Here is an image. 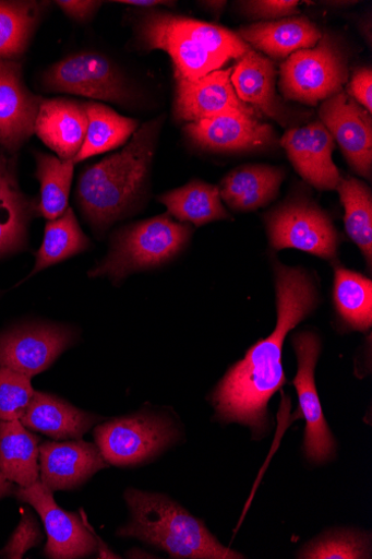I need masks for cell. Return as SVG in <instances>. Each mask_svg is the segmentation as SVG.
I'll list each match as a JSON object with an SVG mask.
<instances>
[{
    "label": "cell",
    "mask_w": 372,
    "mask_h": 559,
    "mask_svg": "<svg viewBox=\"0 0 372 559\" xmlns=\"http://www.w3.org/2000/svg\"><path fill=\"white\" fill-rule=\"evenodd\" d=\"M278 321L274 333L253 345L212 393L217 416L262 433L269 425L268 404L286 384L283 348L287 335L321 302L312 274L274 260Z\"/></svg>",
    "instance_id": "6da1fadb"
},
{
    "label": "cell",
    "mask_w": 372,
    "mask_h": 559,
    "mask_svg": "<svg viewBox=\"0 0 372 559\" xmlns=\"http://www.w3.org/2000/svg\"><path fill=\"white\" fill-rule=\"evenodd\" d=\"M165 119L143 123L120 151L79 177L76 203L97 237L143 207Z\"/></svg>",
    "instance_id": "7a4b0ae2"
},
{
    "label": "cell",
    "mask_w": 372,
    "mask_h": 559,
    "mask_svg": "<svg viewBox=\"0 0 372 559\" xmlns=\"http://www.w3.org/2000/svg\"><path fill=\"white\" fill-rule=\"evenodd\" d=\"M136 47L164 50L176 81H196L242 58L250 46L236 32L217 24L158 9L141 10L134 20Z\"/></svg>",
    "instance_id": "3957f363"
},
{
    "label": "cell",
    "mask_w": 372,
    "mask_h": 559,
    "mask_svg": "<svg viewBox=\"0 0 372 559\" xmlns=\"http://www.w3.org/2000/svg\"><path fill=\"white\" fill-rule=\"evenodd\" d=\"M131 519L117 536L136 538L172 558L239 559V552L219 543L204 523L164 493L129 488L124 493Z\"/></svg>",
    "instance_id": "277c9868"
},
{
    "label": "cell",
    "mask_w": 372,
    "mask_h": 559,
    "mask_svg": "<svg viewBox=\"0 0 372 559\" xmlns=\"http://www.w3.org/2000/svg\"><path fill=\"white\" fill-rule=\"evenodd\" d=\"M193 231L169 213L123 226L113 234L108 255L88 276H106L119 285L133 273L161 267L185 250Z\"/></svg>",
    "instance_id": "5b68a950"
},
{
    "label": "cell",
    "mask_w": 372,
    "mask_h": 559,
    "mask_svg": "<svg viewBox=\"0 0 372 559\" xmlns=\"http://www.w3.org/2000/svg\"><path fill=\"white\" fill-rule=\"evenodd\" d=\"M280 95L288 102L316 107L343 92L350 78L346 43L326 31L315 46L298 50L280 66Z\"/></svg>",
    "instance_id": "8992f818"
},
{
    "label": "cell",
    "mask_w": 372,
    "mask_h": 559,
    "mask_svg": "<svg viewBox=\"0 0 372 559\" xmlns=\"http://www.w3.org/2000/svg\"><path fill=\"white\" fill-rule=\"evenodd\" d=\"M93 436L110 466L135 467L175 445L182 431L170 414L144 409L98 424Z\"/></svg>",
    "instance_id": "52a82bcc"
},
{
    "label": "cell",
    "mask_w": 372,
    "mask_h": 559,
    "mask_svg": "<svg viewBox=\"0 0 372 559\" xmlns=\"http://www.w3.org/2000/svg\"><path fill=\"white\" fill-rule=\"evenodd\" d=\"M271 247L298 249L338 263L340 235L329 214L302 192L291 193L263 216Z\"/></svg>",
    "instance_id": "ba28073f"
},
{
    "label": "cell",
    "mask_w": 372,
    "mask_h": 559,
    "mask_svg": "<svg viewBox=\"0 0 372 559\" xmlns=\"http://www.w3.org/2000/svg\"><path fill=\"white\" fill-rule=\"evenodd\" d=\"M41 85L50 92L68 93L110 102L122 108L140 104V92L110 58L93 50L70 56L48 68Z\"/></svg>",
    "instance_id": "9c48e42d"
},
{
    "label": "cell",
    "mask_w": 372,
    "mask_h": 559,
    "mask_svg": "<svg viewBox=\"0 0 372 559\" xmlns=\"http://www.w3.org/2000/svg\"><path fill=\"white\" fill-rule=\"evenodd\" d=\"M80 338L71 325L41 320L16 323L0 332V368L29 378L48 370Z\"/></svg>",
    "instance_id": "30bf717a"
},
{
    "label": "cell",
    "mask_w": 372,
    "mask_h": 559,
    "mask_svg": "<svg viewBox=\"0 0 372 559\" xmlns=\"http://www.w3.org/2000/svg\"><path fill=\"white\" fill-rule=\"evenodd\" d=\"M14 497L29 504L40 518L47 534L43 555L50 559L86 558L98 552V535L87 523L82 510L76 513L62 510L52 492L40 481L29 487H16Z\"/></svg>",
    "instance_id": "8fae6325"
},
{
    "label": "cell",
    "mask_w": 372,
    "mask_h": 559,
    "mask_svg": "<svg viewBox=\"0 0 372 559\" xmlns=\"http://www.w3.org/2000/svg\"><path fill=\"white\" fill-rule=\"evenodd\" d=\"M277 64L251 48L233 64L231 82L239 98L261 117L285 129L301 127L313 112L295 107L277 92Z\"/></svg>",
    "instance_id": "7c38bea8"
},
{
    "label": "cell",
    "mask_w": 372,
    "mask_h": 559,
    "mask_svg": "<svg viewBox=\"0 0 372 559\" xmlns=\"http://www.w3.org/2000/svg\"><path fill=\"white\" fill-rule=\"evenodd\" d=\"M291 341L298 360L295 385L307 424L304 454L310 462L323 464L333 459L336 443L325 419L322 403L319 401L314 381L315 365L322 353V341L312 332L297 333Z\"/></svg>",
    "instance_id": "4fadbf2b"
},
{
    "label": "cell",
    "mask_w": 372,
    "mask_h": 559,
    "mask_svg": "<svg viewBox=\"0 0 372 559\" xmlns=\"http://www.w3.org/2000/svg\"><path fill=\"white\" fill-rule=\"evenodd\" d=\"M261 119L245 115L223 116L185 123L183 132L193 146L211 154L243 155L278 148V133Z\"/></svg>",
    "instance_id": "5bb4252c"
},
{
    "label": "cell",
    "mask_w": 372,
    "mask_h": 559,
    "mask_svg": "<svg viewBox=\"0 0 372 559\" xmlns=\"http://www.w3.org/2000/svg\"><path fill=\"white\" fill-rule=\"evenodd\" d=\"M319 120L326 127L351 170L371 181L372 115L344 90L323 102Z\"/></svg>",
    "instance_id": "9a60e30c"
},
{
    "label": "cell",
    "mask_w": 372,
    "mask_h": 559,
    "mask_svg": "<svg viewBox=\"0 0 372 559\" xmlns=\"http://www.w3.org/2000/svg\"><path fill=\"white\" fill-rule=\"evenodd\" d=\"M232 72L233 66L196 81H176L175 119L191 123L236 115L262 118L239 98L231 82Z\"/></svg>",
    "instance_id": "2e32d148"
},
{
    "label": "cell",
    "mask_w": 372,
    "mask_h": 559,
    "mask_svg": "<svg viewBox=\"0 0 372 559\" xmlns=\"http://www.w3.org/2000/svg\"><path fill=\"white\" fill-rule=\"evenodd\" d=\"M299 176L319 191H335L341 174L334 163L336 142L321 120L288 129L280 139Z\"/></svg>",
    "instance_id": "e0dca14e"
},
{
    "label": "cell",
    "mask_w": 372,
    "mask_h": 559,
    "mask_svg": "<svg viewBox=\"0 0 372 559\" xmlns=\"http://www.w3.org/2000/svg\"><path fill=\"white\" fill-rule=\"evenodd\" d=\"M41 100L25 85L22 64L0 59V146L7 154L16 156L35 134Z\"/></svg>",
    "instance_id": "ac0fdd59"
},
{
    "label": "cell",
    "mask_w": 372,
    "mask_h": 559,
    "mask_svg": "<svg viewBox=\"0 0 372 559\" xmlns=\"http://www.w3.org/2000/svg\"><path fill=\"white\" fill-rule=\"evenodd\" d=\"M109 467L95 442L77 439L39 444L40 481L51 492L79 489Z\"/></svg>",
    "instance_id": "d6986e66"
},
{
    "label": "cell",
    "mask_w": 372,
    "mask_h": 559,
    "mask_svg": "<svg viewBox=\"0 0 372 559\" xmlns=\"http://www.w3.org/2000/svg\"><path fill=\"white\" fill-rule=\"evenodd\" d=\"M37 215V199L21 188L15 156L0 152V260L28 248L29 226Z\"/></svg>",
    "instance_id": "ffe728a7"
},
{
    "label": "cell",
    "mask_w": 372,
    "mask_h": 559,
    "mask_svg": "<svg viewBox=\"0 0 372 559\" xmlns=\"http://www.w3.org/2000/svg\"><path fill=\"white\" fill-rule=\"evenodd\" d=\"M87 127L86 102L47 98L41 100L35 134L61 160H74L85 141Z\"/></svg>",
    "instance_id": "44dd1931"
},
{
    "label": "cell",
    "mask_w": 372,
    "mask_h": 559,
    "mask_svg": "<svg viewBox=\"0 0 372 559\" xmlns=\"http://www.w3.org/2000/svg\"><path fill=\"white\" fill-rule=\"evenodd\" d=\"M237 35L256 52L284 63L298 50L311 48L323 31L304 15L272 22H257L240 27Z\"/></svg>",
    "instance_id": "7402d4cb"
},
{
    "label": "cell",
    "mask_w": 372,
    "mask_h": 559,
    "mask_svg": "<svg viewBox=\"0 0 372 559\" xmlns=\"http://www.w3.org/2000/svg\"><path fill=\"white\" fill-rule=\"evenodd\" d=\"M104 420V417L76 408L59 395L35 391L21 423L33 432L56 441H68L82 439Z\"/></svg>",
    "instance_id": "603a6c76"
},
{
    "label": "cell",
    "mask_w": 372,
    "mask_h": 559,
    "mask_svg": "<svg viewBox=\"0 0 372 559\" xmlns=\"http://www.w3.org/2000/svg\"><path fill=\"white\" fill-rule=\"evenodd\" d=\"M286 176L283 168L251 164L230 171L218 187L230 210L251 213L271 205L279 195Z\"/></svg>",
    "instance_id": "cb8c5ba5"
},
{
    "label": "cell",
    "mask_w": 372,
    "mask_h": 559,
    "mask_svg": "<svg viewBox=\"0 0 372 559\" xmlns=\"http://www.w3.org/2000/svg\"><path fill=\"white\" fill-rule=\"evenodd\" d=\"M179 223L199 228L209 223L229 221L218 186L194 179L178 189L157 197Z\"/></svg>",
    "instance_id": "d4e9b609"
},
{
    "label": "cell",
    "mask_w": 372,
    "mask_h": 559,
    "mask_svg": "<svg viewBox=\"0 0 372 559\" xmlns=\"http://www.w3.org/2000/svg\"><path fill=\"white\" fill-rule=\"evenodd\" d=\"M40 442L20 420L0 421V471L16 486L29 487L40 480Z\"/></svg>",
    "instance_id": "484cf974"
},
{
    "label": "cell",
    "mask_w": 372,
    "mask_h": 559,
    "mask_svg": "<svg viewBox=\"0 0 372 559\" xmlns=\"http://www.w3.org/2000/svg\"><path fill=\"white\" fill-rule=\"evenodd\" d=\"M88 127L85 141L74 159L75 165L106 152L124 146L135 131L139 121L119 115L112 108L86 102Z\"/></svg>",
    "instance_id": "4316f807"
},
{
    "label": "cell",
    "mask_w": 372,
    "mask_h": 559,
    "mask_svg": "<svg viewBox=\"0 0 372 559\" xmlns=\"http://www.w3.org/2000/svg\"><path fill=\"white\" fill-rule=\"evenodd\" d=\"M91 246L92 242L81 228L74 211L69 207L58 219L47 222L34 269L26 281L48 267L79 255Z\"/></svg>",
    "instance_id": "83f0119b"
},
{
    "label": "cell",
    "mask_w": 372,
    "mask_h": 559,
    "mask_svg": "<svg viewBox=\"0 0 372 559\" xmlns=\"http://www.w3.org/2000/svg\"><path fill=\"white\" fill-rule=\"evenodd\" d=\"M345 210V229L360 249L371 272L372 265V192L362 180L341 175L336 189Z\"/></svg>",
    "instance_id": "f1b7e54d"
},
{
    "label": "cell",
    "mask_w": 372,
    "mask_h": 559,
    "mask_svg": "<svg viewBox=\"0 0 372 559\" xmlns=\"http://www.w3.org/2000/svg\"><path fill=\"white\" fill-rule=\"evenodd\" d=\"M35 177L40 185L37 215L47 221L61 217L69 206L74 177V160H61L57 156L36 152Z\"/></svg>",
    "instance_id": "f546056e"
},
{
    "label": "cell",
    "mask_w": 372,
    "mask_h": 559,
    "mask_svg": "<svg viewBox=\"0 0 372 559\" xmlns=\"http://www.w3.org/2000/svg\"><path fill=\"white\" fill-rule=\"evenodd\" d=\"M334 302L341 321L364 332L372 325V282L364 275L335 264Z\"/></svg>",
    "instance_id": "4dcf8cb0"
},
{
    "label": "cell",
    "mask_w": 372,
    "mask_h": 559,
    "mask_svg": "<svg viewBox=\"0 0 372 559\" xmlns=\"http://www.w3.org/2000/svg\"><path fill=\"white\" fill-rule=\"evenodd\" d=\"M48 3L0 2V59H19L36 32Z\"/></svg>",
    "instance_id": "1f68e13d"
},
{
    "label": "cell",
    "mask_w": 372,
    "mask_h": 559,
    "mask_svg": "<svg viewBox=\"0 0 372 559\" xmlns=\"http://www.w3.org/2000/svg\"><path fill=\"white\" fill-rule=\"evenodd\" d=\"M370 557V537L353 531L327 533L310 542L299 554V558L312 559H358Z\"/></svg>",
    "instance_id": "d6a6232c"
},
{
    "label": "cell",
    "mask_w": 372,
    "mask_h": 559,
    "mask_svg": "<svg viewBox=\"0 0 372 559\" xmlns=\"http://www.w3.org/2000/svg\"><path fill=\"white\" fill-rule=\"evenodd\" d=\"M34 394L32 378L0 368V421H21Z\"/></svg>",
    "instance_id": "836d02e7"
},
{
    "label": "cell",
    "mask_w": 372,
    "mask_h": 559,
    "mask_svg": "<svg viewBox=\"0 0 372 559\" xmlns=\"http://www.w3.org/2000/svg\"><path fill=\"white\" fill-rule=\"evenodd\" d=\"M44 539L40 524L35 514L31 510V506L26 504L22 508L21 522L10 540L0 549V558L22 559L28 550L37 547Z\"/></svg>",
    "instance_id": "e575fe53"
},
{
    "label": "cell",
    "mask_w": 372,
    "mask_h": 559,
    "mask_svg": "<svg viewBox=\"0 0 372 559\" xmlns=\"http://www.w3.org/2000/svg\"><path fill=\"white\" fill-rule=\"evenodd\" d=\"M236 4L242 15L254 21L272 22L301 14L298 0H249Z\"/></svg>",
    "instance_id": "d590c367"
},
{
    "label": "cell",
    "mask_w": 372,
    "mask_h": 559,
    "mask_svg": "<svg viewBox=\"0 0 372 559\" xmlns=\"http://www.w3.org/2000/svg\"><path fill=\"white\" fill-rule=\"evenodd\" d=\"M345 91L372 115V69L371 67H360L350 73L349 81Z\"/></svg>",
    "instance_id": "8d00e7d4"
},
{
    "label": "cell",
    "mask_w": 372,
    "mask_h": 559,
    "mask_svg": "<svg viewBox=\"0 0 372 559\" xmlns=\"http://www.w3.org/2000/svg\"><path fill=\"white\" fill-rule=\"evenodd\" d=\"M62 12L73 21L83 23L91 21L101 7V2H93V0H60L56 2Z\"/></svg>",
    "instance_id": "74e56055"
},
{
    "label": "cell",
    "mask_w": 372,
    "mask_h": 559,
    "mask_svg": "<svg viewBox=\"0 0 372 559\" xmlns=\"http://www.w3.org/2000/svg\"><path fill=\"white\" fill-rule=\"evenodd\" d=\"M117 3L139 8L140 10H152L161 7L172 8L176 4L175 2H166V0H122V2Z\"/></svg>",
    "instance_id": "f35d334b"
},
{
    "label": "cell",
    "mask_w": 372,
    "mask_h": 559,
    "mask_svg": "<svg viewBox=\"0 0 372 559\" xmlns=\"http://www.w3.org/2000/svg\"><path fill=\"white\" fill-rule=\"evenodd\" d=\"M200 7H202L205 11H207L209 14L215 15L217 19H219L226 7L227 2H209V0H206V2H199Z\"/></svg>",
    "instance_id": "ab89813d"
},
{
    "label": "cell",
    "mask_w": 372,
    "mask_h": 559,
    "mask_svg": "<svg viewBox=\"0 0 372 559\" xmlns=\"http://www.w3.org/2000/svg\"><path fill=\"white\" fill-rule=\"evenodd\" d=\"M16 485L10 481L0 471V500L7 497H14Z\"/></svg>",
    "instance_id": "60d3db41"
},
{
    "label": "cell",
    "mask_w": 372,
    "mask_h": 559,
    "mask_svg": "<svg viewBox=\"0 0 372 559\" xmlns=\"http://www.w3.org/2000/svg\"><path fill=\"white\" fill-rule=\"evenodd\" d=\"M324 4H327L329 7H336V8H348L350 5H355L356 2H327Z\"/></svg>",
    "instance_id": "b9f144b4"
}]
</instances>
